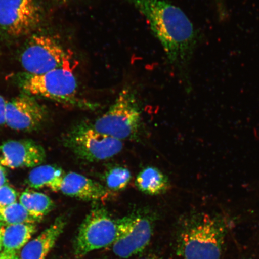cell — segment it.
I'll return each instance as SVG.
<instances>
[{
	"mask_svg": "<svg viewBox=\"0 0 259 259\" xmlns=\"http://www.w3.org/2000/svg\"><path fill=\"white\" fill-rule=\"evenodd\" d=\"M144 16L169 63L189 82L187 70L198 45L199 32L182 10L169 0H128Z\"/></svg>",
	"mask_w": 259,
	"mask_h": 259,
	"instance_id": "6da1fadb",
	"label": "cell"
},
{
	"mask_svg": "<svg viewBox=\"0 0 259 259\" xmlns=\"http://www.w3.org/2000/svg\"><path fill=\"white\" fill-rule=\"evenodd\" d=\"M228 223L222 215L199 213L185 220L178 233L180 259H222Z\"/></svg>",
	"mask_w": 259,
	"mask_h": 259,
	"instance_id": "7a4b0ae2",
	"label": "cell"
},
{
	"mask_svg": "<svg viewBox=\"0 0 259 259\" xmlns=\"http://www.w3.org/2000/svg\"><path fill=\"white\" fill-rule=\"evenodd\" d=\"M16 82L25 94L32 97L83 110H96L99 106L79 96L78 82L69 66L41 74L19 73L16 76Z\"/></svg>",
	"mask_w": 259,
	"mask_h": 259,
	"instance_id": "3957f363",
	"label": "cell"
},
{
	"mask_svg": "<svg viewBox=\"0 0 259 259\" xmlns=\"http://www.w3.org/2000/svg\"><path fill=\"white\" fill-rule=\"evenodd\" d=\"M141 112L137 96L131 87L123 89L115 102L92 126L97 132L119 141L138 137Z\"/></svg>",
	"mask_w": 259,
	"mask_h": 259,
	"instance_id": "277c9868",
	"label": "cell"
},
{
	"mask_svg": "<svg viewBox=\"0 0 259 259\" xmlns=\"http://www.w3.org/2000/svg\"><path fill=\"white\" fill-rule=\"evenodd\" d=\"M118 222L100 205L93 207L83 220L74 239V254L77 258L111 246L118 236Z\"/></svg>",
	"mask_w": 259,
	"mask_h": 259,
	"instance_id": "5b68a950",
	"label": "cell"
},
{
	"mask_svg": "<svg viewBox=\"0 0 259 259\" xmlns=\"http://www.w3.org/2000/svg\"><path fill=\"white\" fill-rule=\"evenodd\" d=\"M64 144L77 157L89 162L109 159L123 148L121 141L97 132L87 123H81L68 132Z\"/></svg>",
	"mask_w": 259,
	"mask_h": 259,
	"instance_id": "8992f818",
	"label": "cell"
},
{
	"mask_svg": "<svg viewBox=\"0 0 259 259\" xmlns=\"http://www.w3.org/2000/svg\"><path fill=\"white\" fill-rule=\"evenodd\" d=\"M69 54L62 45L47 35H32L26 42L20 56L25 73L41 74L69 66Z\"/></svg>",
	"mask_w": 259,
	"mask_h": 259,
	"instance_id": "52a82bcc",
	"label": "cell"
},
{
	"mask_svg": "<svg viewBox=\"0 0 259 259\" xmlns=\"http://www.w3.org/2000/svg\"><path fill=\"white\" fill-rule=\"evenodd\" d=\"M42 18L37 0H0V32L6 37L30 34L40 25Z\"/></svg>",
	"mask_w": 259,
	"mask_h": 259,
	"instance_id": "ba28073f",
	"label": "cell"
},
{
	"mask_svg": "<svg viewBox=\"0 0 259 259\" xmlns=\"http://www.w3.org/2000/svg\"><path fill=\"white\" fill-rule=\"evenodd\" d=\"M118 236L112 246L115 255L128 258L143 251L153 235V221L142 213H132L117 220Z\"/></svg>",
	"mask_w": 259,
	"mask_h": 259,
	"instance_id": "9c48e42d",
	"label": "cell"
},
{
	"mask_svg": "<svg viewBox=\"0 0 259 259\" xmlns=\"http://www.w3.org/2000/svg\"><path fill=\"white\" fill-rule=\"evenodd\" d=\"M47 116L44 107L27 94L16 97L6 103L5 124L15 131H34L44 124Z\"/></svg>",
	"mask_w": 259,
	"mask_h": 259,
	"instance_id": "30bf717a",
	"label": "cell"
},
{
	"mask_svg": "<svg viewBox=\"0 0 259 259\" xmlns=\"http://www.w3.org/2000/svg\"><path fill=\"white\" fill-rule=\"evenodd\" d=\"M45 158L44 148L31 140L9 141L0 145V166L3 167H35Z\"/></svg>",
	"mask_w": 259,
	"mask_h": 259,
	"instance_id": "8fae6325",
	"label": "cell"
},
{
	"mask_svg": "<svg viewBox=\"0 0 259 259\" xmlns=\"http://www.w3.org/2000/svg\"><path fill=\"white\" fill-rule=\"evenodd\" d=\"M60 192L86 201H104L112 196V192L102 184L76 172L65 174Z\"/></svg>",
	"mask_w": 259,
	"mask_h": 259,
	"instance_id": "7c38bea8",
	"label": "cell"
},
{
	"mask_svg": "<svg viewBox=\"0 0 259 259\" xmlns=\"http://www.w3.org/2000/svg\"><path fill=\"white\" fill-rule=\"evenodd\" d=\"M67 224L64 216L58 217L49 228L20 250L19 259H45L54 247Z\"/></svg>",
	"mask_w": 259,
	"mask_h": 259,
	"instance_id": "4fadbf2b",
	"label": "cell"
},
{
	"mask_svg": "<svg viewBox=\"0 0 259 259\" xmlns=\"http://www.w3.org/2000/svg\"><path fill=\"white\" fill-rule=\"evenodd\" d=\"M36 232L37 226L35 223H21L4 226L3 251L17 253L30 241L32 235Z\"/></svg>",
	"mask_w": 259,
	"mask_h": 259,
	"instance_id": "5bb4252c",
	"label": "cell"
},
{
	"mask_svg": "<svg viewBox=\"0 0 259 259\" xmlns=\"http://www.w3.org/2000/svg\"><path fill=\"white\" fill-rule=\"evenodd\" d=\"M61 168L52 165H40L34 167L27 178L28 186L35 189L48 188L53 192H60L65 176Z\"/></svg>",
	"mask_w": 259,
	"mask_h": 259,
	"instance_id": "9a60e30c",
	"label": "cell"
},
{
	"mask_svg": "<svg viewBox=\"0 0 259 259\" xmlns=\"http://www.w3.org/2000/svg\"><path fill=\"white\" fill-rule=\"evenodd\" d=\"M136 186L141 192L155 196L166 192L170 183L168 178L158 168L149 166L139 173Z\"/></svg>",
	"mask_w": 259,
	"mask_h": 259,
	"instance_id": "2e32d148",
	"label": "cell"
},
{
	"mask_svg": "<svg viewBox=\"0 0 259 259\" xmlns=\"http://www.w3.org/2000/svg\"><path fill=\"white\" fill-rule=\"evenodd\" d=\"M19 203L38 222L41 221L54 207V202L50 197L31 190L25 191L21 194Z\"/></svg>",
	"mask_w": 259,
	"mask_h": 259,
	"instance_id": "e0dca14e",
	"label": "cell"
},
{
	"mask_svg": "<svg viewBox=\"0 0 259 259\" xmlns=\"http://www.w3.org/2000/svg\"><path fill=\"white\" fill-rule=\"evenodd\" d=\"M38 222L32 218L23 206L15 202L5 207H0V224L3 226L35 223Z\"/></svg>",
	"mask_w": 259,
	"mask_h": 259,
	"instance_id": "ac0fdd59",
	"label": "cell"
},
{
	"mask_svg": "<svg viewBox=\"0 0 259 259\" xmlns=\"http://www.w3.org/2000/svg\"><path fill=\"white\" fill-rule=\"evenodd\" d=\"M132 179L131 171L124 166H114L106 171L105 176L107 189L111 192L124 190Z\"/></svg>",
	"mask_w": 259,
	"mask_h": 259,
	"instance_id": "d6986e66",
	"label": "cell"
},
{
	"mask_svg": "<svg viewBox=\"0 0 259 259\" xmlns=\"http://www.w3.org/2000/svg\"><path fill=\"white\" fill-rule=\"evenodd\" d=\"M17 193L7 184L0 187V207H5L17 202Z\"/></svg>",
	"mask_w": 259,
	"mask_h": 259,
	"instance_id": "ffe728a7",
	"label": "cell"
},
{
	"mask_svg": "<svg viewBox=\"0 0 259 259\" xmlns=\"http://www.w3.org/2000/svg\"><path fill=\"white\" fill-rule=\"evenodd\" d=\"M7 101L4 99V97L0 95V128L5 125V112L6 106Z\"/></svg>",
	"mask_w": 259,
	"mask_h": 259,
	"instance_id": "44dd1931",
	"label": "cell"
},
{
	"mask_svg": "<svg viewBox=\"0 0 259 259\" xmlns=\"http://www.w3.org/2000/svg\"><path fill=\"white\" fill-rule=\"evenodd\" d=\"M0 259H19L18 255L15 252L3 251L0 252Z\"/></svg>",
	"mask_w": 259,
	"mask_h": 259,
	"instance_id": "7402d4cb",
	"label": "cell"
},
{
	"mask_svg": "<svg viewBox=\"0 0 259 259\" xmlns=\"http://www.w3.org/2000/svg\"><path fill=\"white\" fill-rule=\"evenodd\" d=\"M7 183V176L4 167L0 166V187L5 185Z\"/></svg>",
	"mask_w": 259,
	"mask_h": 259,
	"instance_id": "603a6c76",
	"label": "cell"
},
{
	"mask_svg": "<svg viewBox=\"0 0 259 259\" xmlns=\"http://www.w3.org/2000/svg\"><path fill=\"white\" fill-rule=\"evenodd\" d=\"M4 226L0 224V252H2L3 249V234Z\"/></svg>",
	"mask_w": 259,
	"mask_h": 259,
	"instance_id": "cb8c5ba5",
	"label": "cell"
},
{
	"mask_svg": "<svg viewBox=\"0 0 259 259\" xmlns=\"http://www.w3.org/2000/svg\"><path fill=\"white\" fill-rule=\"evenodd\" d=\"M142 259H163V258H161L160 257L157 256V255H148V256L145 257Z\"/></svg>",
	"mask_w": 259,
	"mask_h": 259,
	"instance_id": "d4e9b609",
	"label": "cell"
},
{
	"mask_svg": "<svg viewBox=\"0 0 259 259\" xmlns=\"http://www.w3.org/2000/svg\"><path fill=\"white\" fill-rule=\"evenodd\" d=\"M56 1L60 3H67L72 1V0H56Z\"/></svg>",
	"mask_w": 259,
	"mask_h": 259,
	"instance_id": "484cf974",
	"label": "cell"
},
{
	"mask_svg": "<svg viewBox=\"0 0 259 259\" xmlns=\"http://www.w3.org/2000/svg\"><path fill=\"white\" fill-rule=\"evenodd\" d=\"M97 259H106V258H97Z\"/></svg>",
	"mask_w": 259,
	"mask_h": 259,
	"instance_id": "4316f807",
	"label": "cell"
}]
</instances>
